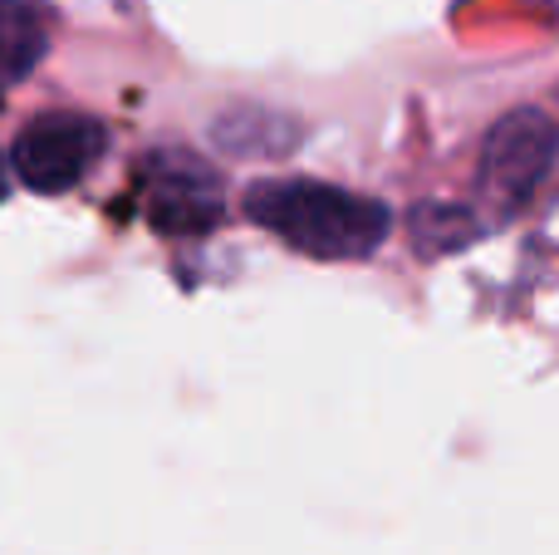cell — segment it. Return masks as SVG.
<instances>
[{
  "instance_id": "6da1fadb",
  "label": "cell",
  "mask_w": 559,
  "mask_h": 555,
  "mask_svg": "<svg viewBox=\"0 0 559 555\" xmlns=\"http://www.w3.org/2000/svg\"><path fill=\"white\" fill-rule=\"evenodd\" d=\"M246 216L280 236L289 251L314 256V261H364L388 241V226H393L383 202L334 182H314V177L255 182L246 192Z\"/></svg>"
},
{
  "instance_id": "7a4b0ae2",
  "label": "cell",
  "mask_w": 559,
  "mask_h": 555,
  "mask_svg": "<svg viewBox=\"0 0 559 555\" xmlns=\"http://www.w3.org/2000/svg\"><path fill=\"white\" fill-rule=\"evenodd\" d=\"M108 147V128L88 114H39L35 123L20 128L10 147V167L29 192H69L94 173V163Z\"/></svg>"
},
{
  "instance_id": "3957f363",
  "label": "cell",
  "mask_w": 559,
  "mask_h": 555,
  "mask_svg": "<svg viewBox=\"0 0 559 555\" xmlns=\"http://www.w3.org/2000/svg\"><path fill=\"white\" fill-rule=\"evenodd\" d=\"M147 222L167 236H202L222 222V182L202 157L163 153L147 157Z\"/></svg>"
},
{
  "instance_id": "277c9868",
  "label": "cell",
  "mask_w": 559,
  "mask_h": 555,
  "mask_svg": "<svg viewBox=\"0 0 559 555\" xmlns=\"http://www.w3.org/2000/svg\"><path fill=\"white\" fill-rule=\"evenodd\" d=\"M555 153H559V128L535 108H521V114H506L491 128L481 153V177L506 202H525L540 187V177L550 173Z\"/></svg>"
},
{
  "instance_id": "5b68a950",
  "label": "cell",
  "mask_w": 559,
  "mask_h": 555,
  "mask_svg": "<svg viewBox=\"0 0 559 555\" xmlns=\"http://www.w3.org/2000/svg\"><path fill=\"white\" fill-rule=\"evenodd\" d=\"M49 49V15L39 0H0V94L15 88Z\"/></svg>"
},
{
  "instance_id": "8992f818",
  "label": "cell",
  "mask_w": 559,
  "mask_h": 555,
  "mask_svg": "<svg viewBox=\"0 0 559 555\" xmlns=\"http://www.w3.org/2000/svg\"><path fill=\"white\" fill-rule=\"evenodd\" d=\"M413 232H417V246H423L427 256H437V251H456V246L472 241L476 222L462 206H423V212L413 216Z\"/></svg>"
},
{
  "instance_id": "52a82bcc",
  "label": "cell",
  "mask_w": 559,
  "mask_h": 555,
  "mask_svg": "<svg viewBox=\"0 0 559 555\" xmlns=\"http://www.w3.org/2000/svg\"><path fill=\"white\" fill-rule=\"evenodd\" d=\"M0 197H5V157H0Z\"/></svg>"
}]
</instances>
